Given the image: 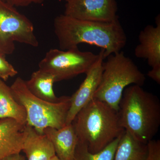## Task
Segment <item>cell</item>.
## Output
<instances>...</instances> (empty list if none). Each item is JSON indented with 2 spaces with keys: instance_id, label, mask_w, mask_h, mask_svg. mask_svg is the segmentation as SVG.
<instances>
[{
  "instance_id": "cell-1",
  "label": "cell",
  "mask_w": 160,
  "mask_h": 160,
  "mask_svg": "<svg viewBox=\"0 0 160 160\" xmlns=\"http://www.w3.org/2000/svg\"><path fill=\"white\" fill-rule=\"evenodd\" d=\"M55 34L60 49L66 50L86 43L104 51V59L126 46L127 36L119 20L101 22L74 18L64 14L55 18Z\"/></svg>"
},
{
  "instance_id": "cell-2",
  "label": "cell",
  "mask_w": 160,
  "mask_h": 160,
  "mask_svg": "<svg viewBox=\"0 0 160 160\" xmlns=\"http://www.w3.org/2000/svg\"><path fill=\"white\" fill-rule=\"evenodd\" d=\"M118 112L121 126L138 141L146 144L157 134L159 99L142 86L132 85L124 89Z\"/></svg>"
},
{
  "instance_id": "cell-3",
  "label": "cell",
  "mask_w": 160,
  "mask_h": 160,
  "mask_svg": "<svg viewBox=\"0 0 160 160\" xmlns=\"http://www.w3.org/2000/svg\"><path fill=\"white\" fill-rule=\"evenodd\" d=\"M72 124L78 141L92 153L102 150L125 131L118 111L95 98L80 110Z\"/></svg>"
},
{
  "instance_id": "cell-4",
  "label": "cell",
  "mask_w": 160,
  "mask_h": 160,
  "mask_svg": "<svg viewBox=\"0 0 160 160\" xmlns=\"http://www.w3.org/2000/svg\"><path fill=\"white\" fill-rule=\"evenodd\" d=\"M106 58L103 63L101 82L93 98L118 111L124 89L132 85L142 86L146 76L122 51L110 55Z\"/></svg>"
},
{
  "instance_id": "cell-5",
  "label": "cell",
  "mask_w": 160,
  "mask_h": 160,
  "mask_svg": "<svg viewBox=\"0 0 160 160\" xmlns=\"http://www.w3.org/2000/svg\"><path fill=\"white\" fill-rule=\"evenodd\" d=\"M15 99L24 106L27 114L26 124L43 133L47 127L60 129L66 125L71 101L70 97H60L59 101L51 102L37 97L30 92L26 82L18 77L10 86Z\"/></svg>"
},
{
  "instance_id": "cell-6",
  "label": "cell",
  "mask_w": 160,
  "mask_h": 160,
  "mask_svg": "<svg viewBox=\"0 0 160 160\" xmlns=\"http://www.w3.org/2000/svg\"><path fill=\"white\" fill-rule=\"evenodd\" d=\"M100 53L80 51L78 47L68 50L50 49L39 63V69L54 77L55 82L86 73L98 59Z\"/></svg>"
},
{
  "instance_id": "cell-7",
  "label": "cell",
  "mask_w": 160,
  "mask_h": 160,
  "mask_svg": "<svg viewBox=\"0 0 160 160\" xmlns=\"http://www.w3.org/2000/svg\"><path fill=\"white\" fill-rule=\"evenodd\" d=\"M15 42L32 47L38 46L33 24L14 6L0 0V53L12 54Z\"/></svg>"
},
{
  "instance_id": "cell-8",
  "label": "cell",
  "mask_w": 160,
  "mask_h": 160,
  "mask_svg": "<svg viewBox=\"0 0 160 160\" xmlns=\"http://www.w3.org/2000/svg\"><path fill=\"white\" fill-rule=\"evenodd\" d=\"M116 0H69L64 14L78 19L111 22L119 19Z\"/></svg>"
},
{
  "instance_id": "cell-9",
  "label": "cell",
  "mask_w": 160,
  "mask_h": 160,
  "mask_svg": "<svg viewBox=\"0 0 160 160\" xmlns=\"http://www.w3.org/2000/svg\"><path fill=\"white\" fill-rule=\"evenodd\" d=\"M104 51L101 49L100 57L91 69L79 88L70 97L71 105L66 118V124H70L81 109L92 98L99 86L103 72Z\"/></svg>"
},
{
  "instance_id": "cell-10",
  "label": "cell",
  "mask_w": 160,
  "mask_h": 160,
  "mask_svg": "<svg viewBox=\"0 0 160 160\" xmlns=\"http://www.w3.org/2000/svg\"><path fill=\"white\" fill-rule=\"evenodd\" d=\"M156 26L147 25L140 32L138 45L134 50L135 55L145 59L152 68L160 65V19H156Z\"/></svg>"
},
{
  "instance_id": "cell-11",
  "label": "cell",
  "mask_w": 160,
  "mask_h": 160,
  "mask_svg": "<svg viewBox=\"0 0 160 160\" xmlns=\"http://www.w3.org/2000/svg\"><path fill=\"white\" fill-rule=\"evenodd\" d=\"M25 126L12 119H0V160L22 151Z\"/></svg>"
},
{
  "instance_id": "cell-12",
  "label": "cell",
  "mask_w": 160,
  "mask_h": 160,
  "mask_svg": "<svg viewBox=\"0 0 160 160\" xmlns=\"http://www.w3.org/2000/svg\"><path fill=\"white\" fill-rule=\"evenodd\" d=\"M43 133L51 141L59 159H73L78 139L72 123L60 129L47 127L43 130Z\"/></svg>"
},
{
  "instance_id": "cell-13",
  "label": "cell",
  "mask_w": 160,
  "mask_h": 160,
  "mask_svg": "<svg viewBox=\"0 0 160 160\" xmlns=\"http://www.w3.org/2000/svg\"><path fill=\"white\" fill-rule=\"evenodd\" d=\"M22 151L27 160H50L56 156L54 147L48 137L27 124Z\"/></svg>"
},
{
  "instance_id": "cell-14",
  "label": "cell",
  "mask_w": 160,
  "mask_h": 160,
  "mask_svg": "<svg viewBox=\"0 0 160 160\" xmlns=\"http://www.w3.org/2000/svg\"><path fill=\"white\" fill-rule=\"evenodd\" d=\"M25 82L30 92L39 98L51 102L59 101L60 97L56 96L53 90L54 77L49 72L39 69Z\"/></svg>"
},
{
  "instance_id": "cell-15",
  "label": "cell",
  "mask_w": 160,
  "mask_h": 160,
  "mask_svg": "<svg viewBox=\"0 0 160 160\" xmlns=\"http://www.w3.org/2000/svg\"><path fill=\"white\" fill-rule=\"evenodd\" d=\"M11 118L22 124L27 123L24 106L16 100L10 86L0 78V119Z\"/></svg>"
},
{
  "instance_id": "cell-16",
  "label": "cell",
  "mask_w": 160,
  "mask_h": 160,
  "mask_svg": "<svg viewBox=\"0 0 160 160\" xmlns=\"http://www.w3.org/2000/svg\"><path fill=\"white\" fill-rule=\"evenodd\" d=\"M114 160H147V146L126 131L120 138Z\"/></svg>"
},
{
  "instance_id": "cell-17",
  "label": "cell",
  "mask_w": 160,
  "mask_h": 160,
  "mask_svg": "<svg viewBox=\"0 0 160 160\" xmlns=\"http://www.w3.org/2000/svg\"><path fill=\"white\" fill-rule=\"evenodd\" d=\"M122 135L112 141L102 150L96 153H92L86 144L78 141L72 160H114Z\"/></svg>"
},
{
  "instance_id": "cell-18",
  "label": "cell",
  "mask_w": 160,
  "mask_h": 160,
  "mask_svg": "<svg viewBox=\"0 0 160 160\" xmlns=\"http://www.w3.org/2000/svg\"><path fill=\"white\" fill-rule=\"evenodd\" d=\"M18 72L14 66L6 59V56L0 53V78L6 82L15 76Z\"/></svg>"
},
{
  "instance_id": "cell-19",
  "label": "cell",
  "mask_w": 160,
  "mask_h": 160,
  "mask_svg": "<svg viewBox=\"0 0 160 160\" xmlns=\"http://www.w3.org/2000/svg\"><path fill=\"white\" fill-rule=\"evenodd\" d=\"M146 146L147 160H160V140H150Z\"/></svg>"
},
{
  "instance_id": "cell-20",
  "label": "cell",
  "mask_w": 160,
  "mask_h": 160,
  "mask_svg": "<svg viewBox=\"0 0 160 160\" xmlns=\"http://www.w3.org/2000/svg\"><path fill=\"white\" fill-rule=\"evenodd\" d=\"M15 7H27L31 4H41L46 0H4Z\"/></svg>"
},
{
  "instance_id": "cell-21",
  "label": "cell",
  "mask_w": 160,
  "mask_h": 160,
  "mask_svg": "<svg viewBox=\"0 0 160 160\" xmlns=\"http://www.w3.org/2000/svg\"><path fill=\"white\" fill-rule=\"evenodd\" d=\"M147 76L156 82L158 84H160V65L154 66L147 73Z\"/></svg>"
},
{
  "instance_id": "cell-22",
  "label": "cell",
  "mask_w": 160,
  "mask_h": 160,
  "mask_svg": "<svg viewBox=\"0 0 160 160\" xmlns=\"http://www.w3.org/2000/svg\"><path fill=\"white\" fill-rule=\"evenodd\" d=\"M2 160H26V159L25 158L21 155L20 153H16V154L8 156Z\"/></svg>"
},
{
  "instance_id": "cell-23",
  "label": "cell",
  "mask_w": 160,
  "mask_h": 160,
  "mask_svg": "<svg viewBox=\"0 0 160 160\" xmlns=\"http://www.w3.org/2000/svg\"><path fill=\"white\" fill-rule=\"evenodd\" d=\"M60 160L56 156V155L55 156H54V157L52 158L51 159V160Z\"/></svg>"
},
{
  "instance_id": "cell-24",
  "label": "cell",
  "mask_w": 160,
  "mask_h": 160,
  "mask_svg": "<svg viewBox=\"0 0 160 160\" xmlns=\"http://www.w3.org/2000/svg\"><path fill=\"white\" fill-rule=\"evenodd\" d=\"M63 1H65V2H68V1H69V0H63Z\"/></svg>"
}]
</instances>
